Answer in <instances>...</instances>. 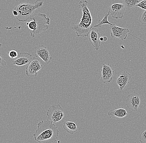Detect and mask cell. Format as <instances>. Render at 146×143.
Masks as SVG:
<instances>
[{"label":"cell","mask_w":146,"mask_h":143,"mask_svg":"<svg viewBox=\"0 0 146 143\" xmlns=\"http://www.w3.org/2000/svg\"><path fill=\"white\" fill-rule=\"evenodd\" d=\"M59 135L56 126L47 120L37 124V128L33 134L35 140L39 143H55Z\"/></svg>","instance_id":"cell-1"},{"label":"cell","mask_w":146,"mask_h":143,"mask_svg":"<svg viewBox=\"0 0 146 143\" xmlns=\"http://www.w3.org/2000/svg\"><path fill=\"white\" fill-rule=\"evenodd\" d=\"M87 1H80L78 3L79 8L82 9V18L81 21L72 27L78 37L88 36L89 32L92 29V17L91 12L88 8Z\"/></svg>","instance_id":"cell-2"},{"label":"cell","mask_w":146,"mask_h":143,"mask_svg":"<svg viewBox=\"0 0 146 143\" xmlns=\"http://www.w3.org/2000/svg\"><path fill=\"white\" fill-rule=\"evenodd\" d=\"M32 21L27 22L26 24L28 28L31 30V36L35 37L40 34L41 33L46 31L49 28L50 20L44 14L37 13L33 14L31 18Z\"/></svg>","instance_id":"cell-3"},{"label":"cell","mask_w":146,"mask_h":143,"mask_svg":"<svg viewBox=\"0 0 146 143\" xmlns=\"http://www.w3.org/2000/svg\"><path fill=\"white\" fill-rule=\"evenodd\" d=\"M43 4L42 0H36L34 4L22 3L18 5L14 10L17 11L18 14L15 17L19 22H25L31 19L35 10L40 9Z\"/></svg>","instance_id":"cell-4"},{"label":"cell","mask_w":146,"mask_h":143,"mask_svg":"<svg viewBox=\"0 0 146 143\" xmlns=\"http://www.w3.org/2000/svg\"><path fill=\"white\" fill-rule=\"evenodd\" d=\"M47 120L53 123H58L63 118L64 116L63 109L59 104L51 105L46 113Z\"/></svg>","instance_id":"cell-5"},{"label":"cell","mask_w":146,"mask_h":143,"mask_svg":"<svg viewBox=\"0 0 146 143\" xmlns=\"http://www.w3.org/2000/svg\"><path fill=\"white\" fill-rule=\"evenodd\" d=\"M42 67L39 59L36 57H34L26 67L25 70L26 75L29 77H35Z\"/></svg>","instance_id":"cell-6"},{"label":"cell","mask_w":146,"mask_h":143,"mask_svg":"<svg viewBox=\"0 0 146 143\" xmlns=\"http://www.w3.org/2000/svg\"><path fill=\"white\" fill-rule=\"evenodd\" d=\"M140 103L139 94L136 92H134L127 96L126 105L127 108L132 111H137Z\"/></svg>","instance_id":"cell-7"},{"label":"cell","mask_w":146,"mask_h":143,"mask_svg":"<svg viewBox=\"0 0 146 143\" xmlns=\"http://www.w3.org/2000/svg\"><path fill=\"white\" fill-rule=\"evenodd\" d=\"M110 29L111 31V36L112 38H118L121 40H124L127 38L129 34V30L128 28H122L117 26L115 24L110 25Z\"/></svg>","instance_id":"cell-8"},{"label":"cell","mask_w":146,"mask_h":143,"mask_svg":"<svg viewBox=\"0 0 146 143\" xmlns=\"http://www.w3.org/2000/svg\"><path fill=\"white\" fill-rule=\"evenodd\" d=\"M126 9L123 3H117L112 5L109 8L110 14L115 19H122L124 17Z\"/></svg>","instance_id":"cell-9"},{"label":"cell","mask_w":146,"mask_h":143,"mask_svg":"<svg viewBox=\"0 0 146 143\" xmlns=\"http://www.w3.org/2000/svg\"><path fill=\"white\" fill-rule=\"evenodd\" d=\"M35 53L36 57H39L46 63L48 64L51 62L52 57L46 46L44 45H38L34 47Z\"/></svg>","instance_id":"cell-10"},{"label":"cell","mask_w":146,"mask_h":143,"mask_svg":"<svg viewBox=\"0 0 146 143\" xmlns=\"http://www.w3.org/2000/svg\"><path fill=\"white\" fill-rule=\"evenodd\" d=\"M101 73L102 75L100 80L103 83L110 82L113 80L114 71L111 65L110 64H103V67L101 69Z\"/></svg>","instance_id":"cell-11"},{"label":"cell","mask_w":146,"mask_h":143,"mask_svg":"<svg viewBox=\"0 0 146 143\" xmlns=\"http://www.w3.org/2000/svg\"><path fill=\"white\" fill-rule=\"evenodd\" d=\"M88 40L91 45H93L96 50H99L100 46V34L98 29L93 27L91 29L88 35Z\"/></svg>","instance_id":"cell-12"},{"label":"cell","mask_w":146,"mask_h":143,"mask_svg":"<svg viewBox=\"0 0 146 143\" xmlns=\"http://www.w3.org/2000/svg\"><path fill=\"white\" fill-rule=\"evenodd\" d=\"M32 58V55L31 54L28 53L21 52L19 53L18 57L12 61V64L16 66H23L28 64Z\"/></svg>","instance_id":"cell-13"},{"label":"cell","mask_w":146,"mask_h":143,"mask_svg":"<svg viewBox=\"0 0 146 143\" xmlns=\"http://www.w3.org/2000/svg\"><path fill=\"white\" fill-rule=\"evenodd\" d=\"M131 78V74L127 71H125L119 74L116 80V82L119 87L120 91H122L127 86Z\"/></svg>","instance_id":"cell-14"},{"label":"cell","mask_w":146,"mask_h":143,"mask_svg":"<svg viewBox=\"0 0 146 143\" xmlns=\"http://www.w3.org/2000/svg\"><path fill=\"white\" fill-rule=\"evenodd\" d=\"M126 110L123 107L113 108L110 110L108 113V116L113 119H119L125 117L127 115Z\"/></svg>","instance_id":"cell-15"},{"label":"cell","mask_w":146,"mask_h":143,"mask_svg":"<svg viewBox=\"0 0 146 143\" xmlns=\"http://www.w3.org/2000/svg\"><path fill=\"white\" fill-rule=\"evenodd\" d=\"M63 127L64 130L71 134H74L78 130L76 124L71 121H67L64 123Z\"/></svg>","instance_id":"cell-16"},{"label":"cell","mask_w":146,"mask_h":143,"mask_svg":"<svg viewBox=\"0 0 146 143\" xmlns=\"http://www.w3.org/2000/svg\"><path fill=\"white\" fill-rule=\"evenodd\" d=\"M122 1L125 7L126 10L128 11L135 8L139 3V0H122Z\"/></svg>","instance_id":"cell-17"},{"label":"cell","mask_w":146,"mask_h":143,"mask_svg":"<svg viewBox=\"0 0 146 143\" xmlns=\"http://www.w3.org/2000/svg\"><path fill=\"white\" fill-rule=\"evenodd\" d=\"M110 15V13L109 11L107 13L105 14L104 16V18L102 19V20H99L98 21V24L96 25H94V27L96 28H97V27H100L102 26V25H104L105 24H108L110 25H113L114 24L111 23L108 21V16Z\"/></svg>","instance_id":"cell-18"},{"label":"cell","mask_w":146,"mask_h":143,"mask_svg":"<svg viewBox=\"0 0 146 143\" xmlns=\"http://www.w3.org/2000/svg\"><path fill=\"white\" fill-rule=\"evenodd\" d=\"M139 20L142 25L146 24V10H144L143 12L140 14Z\"/></svg>","instance_id":"cell-19"},{"label":"cell","mask_w":146,"mask_h":143,"mask_svg":"<svg viewBox=\"0 0 146 143\" xmlns=\"http://www.w3.org/2000/svg\"><path fill=\"white\" fill-rule=\"evenodd\" d=\"M8 54L10 58H14V59L17 58L19 55L18 53V51L15 50H11V51H10L8 53Z\"/></svg>","instance_id":"cell-20"},{"label":"cell","mask_w":146,"mask_h":143,"mask_svg":"<svg viewBox=\"0 0 146 143\" xmlns=\"http://www.w3.org/2000/svg\"><path fill=\"white\" fill-rule=\"evenodd\" d=\"M139 141L141 143H146V130L143 131L140 134Z\"/></svg>","instance_id":"cell-21"},{"label":"cell","mask_w":146,"mask_h":143,"mask_svg":"<svg viewBox=\"0 0 146 143\" xmlns=\"http://www.w3.org/2000/svg\"><path fill=\"white\" fill-rule=\"evenodd\" d=\"M136 6L139 7L142 10H146V0H139V3Z\"/></svg>","instance_id":"cell-22"},{"label":"cell","mask_w":146,"mask_h":143,"mask_svg":"<svg viewBox=\"0 0 146 143\" xmlns=\"http://www.w3.org/2000/svg\"><path fill=\"white\" fill-rule=\"evenodd\" d=\"M7 65L6 62L3 58L0 55V68H3Z\"/></svg>","instance_id":"cell-23"},{"label":"cell","mask_w":146,"mask_h":143,"mask_svg":"<svg viewBox=\"0 0 146 143\" xmlns=\"http://www.w3.org/2000/svg\"><path fill=\"white\" fill-rule=\"evenodd\" d=\"M13 14L14 16L15 17H17L18 16V12L17 11H15V10H13Z\"/></svg>","instance_id":"cell-24"},{"label":"cell","mask_w":146,"mask_h":143,"mask_svg":"<svg viewBox=\"0 0 146 143\" xmlns=\"http://www.w3.org/2000/svg\"><path fill=\"white\" fill-rule=\"evenodd\" d=\"M108 38L106 36H104V42H106L107 41Z\"/></svg>","instance_id":"cell-25"},{"label":"cell","mask_w":146,"mask_h":143,"mask_svg":"<svg viewBox=\"0 0 146 143\" xmlns=\"http://www.w3.org/2000/svg\"><path fill=\"white\" fill-rule=\"evenodd\" d=\"M100 42H104V37H100Z\"/></svg>","instance_id":"cell-26"},{"label":"cell","mask_w":146,"mask_h":143,"mask_svg":"<svg viewBox=\"0 0 146 143\" xmlns=\"http://www.w3.org/2000/svg\"><path fill=\"white\" fill-rule=\"evenodd\" d=\"M2 46V44L1 43H0V49H1V47Z\"/></svg>","instance_id":"cell-27"}]
</instances>
